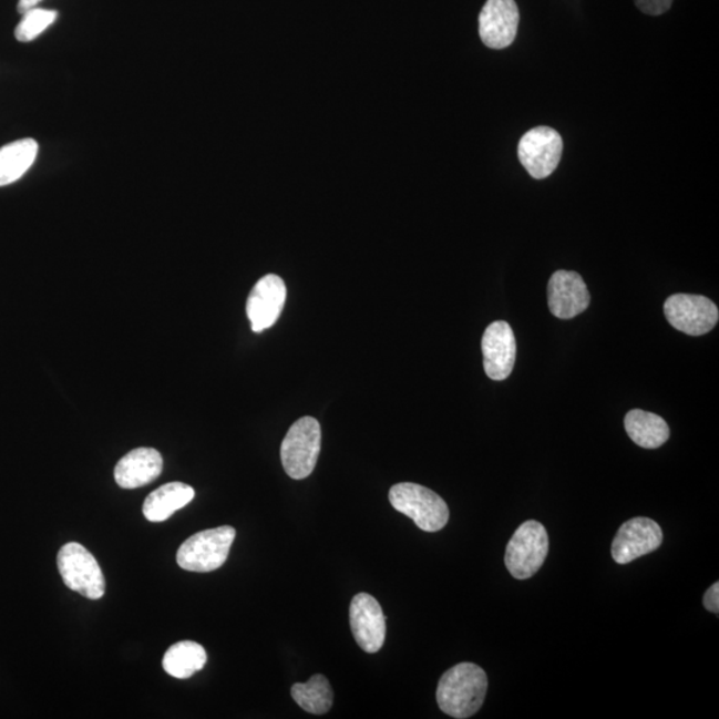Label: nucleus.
Wrapping results in <instances>:
<instances>
[{
    "instance_id": "f257e3e1",
    "label": "nucleus",
    "mask_w": 719,
    "mask_h": 719,
    "mask_svg": "<svg viewBox=\"0 0 719 719\" xmlns=\"http://www.w3.org/2000/svg\"><path fill=\"white\" fill-rule=\"evenodd\" d=\"M486 691V672L476 664L463 662L453 666L440 678L436 698L445 715L465 719L481 709Z\"/></svg>"
},
{
    "instance_id": "f03ea898",
    "label": "nucleus",
    "mask_w": 719,
    "mask_h": 719,
    "mask_svg": "<svg viewBox=\"0 0 719 719\" xmlns=\"http://www.w3.org/2000/svg\"><path fill=\"white\" fill-rule=\"evenodd\" d=\"M389 501L396 511L412 518L424 532H439L450 521V507L445 501L438 493L419 484L393 485L389 491Z\"/></svg>"
},
{
    "instance_id": "7ed1b4c3",
    "label": "nucleus",
    "mask_w": 719,
    "mask_h": 719,
    "mask_svg": "<svg viewBox=\"0 0 719 719\" xmlns=\"http://www.w3.org/2000/svg\"><path fill=\"white\" fill-rule=\"evenodd\" d=\"M236 531L233 526H220L203 531L184 541L177 551V564L184 571L208 573L219 569L229 556Z\"/></svg>"
},
{
    "instance_id": "20e7f679",
    "label": "nucleus",
    "mask_w": 719,
    "mask_h": 719,
    "mask_svg": "<svg viewBox=\"0 0 719 719\" xmlns=\"http://www.w3.org/2000/svg\"><path fill=\"white\" fill-rule=\"evenodd\" d=\"M321 448V428L319 421L301 418L289 428L281 444V463L284 471L294 480L311 476L318 463Z\"/></svg>"
},
{
    "instance_id": "39448f33",
    "label": "nucleus",
    "mask_w": 719,
    "mask_h": 719,
    "mask_svg": "<svg viewBox=\"0 0 719 719\" xmlns=\"http://www.w3.org/2000/svg\"><path fill=\"white\" fill-rule=\"evenodd\" d=\"M549 552L545 526L530 520L518 527L506 546L505 565L514 578L527 579L544 565Z\"/></svg>"
},
{
    "instance_id": "423d86ee",
    "label": "nucleus",
    "mask_w": 719,
    "mask_h": 719,
    "mask_svg": "<svg viewBox=\"0 0 719 719\" xmlns=\"http://www.w3.org/2000/svg\"><path fill=\"white\" fill-rule=\"evenodd\" d=\"M58 569L69 589L90 599L104 596L105 582L101 565L83 545L65 544L58 553Z\"/></svg>"
},
{
    "instance_id": "0eeeda50",
    "label": "nucleus",
    "mask_w": 719,
    "mask_h": 719,
    "mask_svg": "<svg viewBox=\"0 0 719 719\" xmlns=\"http://www.w3.org/2000/svg\"><path fill=\"white\" fill-rule=\"evenodd\" d=\"M563 137L556 130L540 125L527 131L518 144V160L534 179H546L563 156Z\"/></svg>"
},
{
    "instance_id": "6e6552de",
    "label": "nucleus",
    "mask_w": 719,
    "mask_h": 719,
    "mask_svg": "<svg viewBox=\"0 0 719 719\" xmlns=\"http://www.w3.org/2000/svg\"><path fill=\"white\" fill-rule=\"evenodd\" d=\"M664 312L672 328L690 336L710 332L719 319L715 302L699 295H672L665 301Z\"/></svg>"
},
{
    "instance_id": "1a4fd4ad",
    "label": "nucleus",
    "mask_w": 719,
    "mask_h": 719,
    "mask_svg": "<svg viewBox=\"0 0 719 719\" xmlns=\"http://www.w3.org/2000/svg\"><path fill=\"white\" fill-rule=\"evenodd\" d=\"M664 534L656 521L637 517L619 527L612 544V556L619 565L631 563L656 552L662 545Z\"/></svg>"
},
{
    "instance_id": "9d476101",
    "label": "nucleus",
    "mask_w": 719,
    "mask_h": 719,
    "mask_svg": "<svg viewBox=\"0 0 719 719\" xmlns=\"http://www.w3.org/2000/svg\"><path fill=\"white\" fill-rule=\"evenodd\" d=\"M287 301L286 283L280 276L261 277L247 300V316L255 333H261L276 325Z\"/></svg>"
},
{
    "instance_id": "9b49d317",
    "label": "nucleus",
    "mask_w": 719,
    "mask_h": 719,
    "mask_svg": "<svg viewBox=\"0 0 719 719\" xmlns=\"http://www.w3.org/2000/svg\"><path fill=\"white\" fill-rule=\"evenodd\" d=\"M518 6L514 0H486L480 12L479 32L486 48L504 50L517 37Z\"/></svg>"
},
{
    "instance_id": "f8f14e48",
    "label": "nucleus",
    "mask_w": 719,
    "mask_h": 719,
    "mask_svg": "<svg viewBox=\"0 0 719 719\" xmlns=\"http://www.w3.org/2000/svg\"><path fill=\"white\" fill-rule=\"evenodd\" d=\"M588 287L577 273L557 270L547 284V305L554 318L569 320L588 309Z\"/></svg>"
},
{
    "instance_id": "ddd939ff",
    "label": "nucleus",
    "mask_w": 719,
    "mask_h": 719,
    "mask_svg": "<svg viewBox=\"0 0 719 719\" xmlns=\"http://www.w3.org/2000/svg\"><path fill=\"white\" fill-rule=\"evenodd\" d=\"M349 622L356 643L367 653H378L386 641L387 625L378 599L367 593L355 596L349 608Z\"/></svg>"
},
{
    "instance_id": "4468645a",
    "label": "nucleus",
    "mask_w": 719,
    "mask_h": 719,
    "mask_svg": "<svg viewBox=\"0 0 719 719\" xmlns=\"http://www.w3.org/2000/svg\"><path fill=\"white\" fill-rule=\"evenodd\" d=\"M481 349L487 378L503 381L510 378L516 361V339L506 321H494L485 329Z\"/></svg>"
},
{
    "instance_id": "2eb2a0df",
    "label": "nucleus",
    "mask_w": 719,
    "mask_h": 719,
    "mask_svg": "<svg viewBox=\"0 0 719 719\" xmlns=\"http://www.w3.org/2000/svg\"><path fill=\"white\" fill-rule=\"evenodd\" d=\"M163 471V458L154 448H137L125 454L115 468L116 484L123 490H136L153 483Z\"/></svg>"
},
{
    "instance_id": "dca6fc26",
    "label": "nucleus",
    "mask_w": 719,
    "mask_h": 719,
    "mask_svg": "<svg viewBox=\"0 0 719 719\" xmlns=\"http://www.w3.org/2000/svg\"><path fill=\"white\" fill-rule=\"evenodd\" d=\"M195 497L193 486L183 483H170L157 487L148 494L143 505V514L151 523H163Z\"/></svg>"
},
{
    "instance_id": "f3484780",
    "label": "nucleus",
    "mask_w": 719,
    "mask_h": 719,
    "mask_svg": "<svg viewBox=\"0 0 719 719\" xmlns=\"http://www.w3.org/2000/svg\"><path fill=\"white\" fill-rule=\"evenodd\" d=\"M625 429L629 438L645 450H657L669 440L670 429L661 415L633 409L625 415Z\"/></svg>"
},
{
    "instance_id": "a211bd4d",
    "label": "nucleus",
    "mask_w": 719,
    "mask_h": 719,
    "mask_svg": "<svg viewBox=\"0 0 719 719\" xmlns=\"http://www.w3.org/2000/svg\"><path fill=\"white\" fill-rule=\"evenodd\" d=\"M38 151L34 138H22L0 148V187L21 179L35 163Z\"/></svg>"
},
{
    "instance_id": "6ab92c4d",
    "label": "nucleus",
    "mask_w": 719,
    "mask_h": 719,
    "mask_svg": "<svg viewBox=\"0 0 719 719\" xmlns=\"http://www.w3.org/2000/svg\"><path fill=\"white\" fill-rule=\"evenodd\" d=\"M206 664V649L201 644L194 641H182L171 646L163 658V669L170 676L179 679L193 677Z\"/></svg>"
},
{
    "instance_id": "aec40b11",
    "label": "nucleus",
    "mask_w": 719,
    "mask_h": 719,
    "mask_svg": "<svg viewBox=\"0 0 719 719\" xmlns=\"http://www.w3.org/2000/svg\"><path fill=\"white\" fill-rule=\"evenodd\" d=\"M291 695L296 703L311 715H326L333 705L332 686L321 675H315L306 684H295Z\"/></svg>"
},
{
    "instance_id": "412c9836",
    "label": "nucleus",
    "mask_w": 719,
    "mask_h": 719,
    "mask_svg": "<svg viewBox=\"0 0 719 719\" xmlns=\"http://www.w3.org/2000/svg\"><path fill=\"white\" fill-rule=\"evenodd\" d=\"M57 18L58 12L52 10L35 8L25 12L16 30L18 41L24 43L34 41L57 21Z\"/></svg>"
},
{
    "instance_id": "4be33fe9",
    "label": "nucleus",
    "mask_w": 719,
    "mask_h": 719,
    "mask_svg": "<svg viewBox=\"0 0 719 719\" xmlns=\"http://www.w3.org/2000/svg\"><path fill=\"white\" fill-rule=\"evenodd\" d=\"M635 3L644 14L657 17L671 8L672 0H635Z\"/></svg>"
},
{
    "instance_id": "5701e85b",
    "label": "nucleus",
    "mask_w": 719,
    "mask_h": 719,
    "mask_svg": "<svg viewBox=\"0 0 719 719\" xmlns=\"http://www.w3.org/2000/svg\"><path fill=\"white\" fill-rule=\"evenodd\" d=\"M703 606L711 613L718 615L719 612V584L711 585L703 596Z\"/></svg>"
},
{
    "instance_id": "b1692460",
    "label": "nucleus",
    "mask_w": 719,
    "mask_h": 719,
    "mask_svg": "<svg viewBox=\"0 0 719 719\" xmlns=\"http://www.w3.org/2000/svg\"><path fill=\"white\" fill-rule=\"evenodd\" d=\"M41 2L42 0H19L18 11L23 16L25 12L38 8V4Z\"/></svg>"
}]
</instances>
